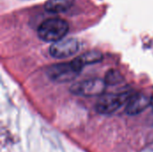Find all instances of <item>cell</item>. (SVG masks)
<instances>
[{
    "label": "cell",
    "mask_w": 153,
    "mask_h": 152,
    "mask_svg": "<svg viewBox=\"0 0 153 152\" xmlns=\"http://www.w3.org/2000/svg\"><path fill=\"white\" fill-rule=\"evenodd\" d=\"M131 94L124 92L120 94H104L96 104V110L102 115H109L116 112L122 105L127 103Z\"/></svg>",
    "instance_id": "7a4b0ae2"
},
{
    "label": "cell",
    "mask_w": 153,
    "mask_h": 152,
    "mask_svg": "<svg viewBox=\"0 0 153 152\" xmlns=\"http://www.w3.org/2000/svg\"><path fill=\"white\" fill-rule=\"evenodd\" d=\"M75 60L77 61L79 65L82 68L86 65L95 64V63L101 61L102 60V55H101V53H100L98 51H91V52H87V53L82 54L79 57L75 58Z\"/></svg>",
    "instance_id": "ba28073f"
},
{
    "label": "cell",
    "mask_w": 153,
    "mask_h": 152,
    "mask_svg": "<svg viewBox=\"0 0 153 152\" xmlns=\"http://www.w3.org/2000/svg\"><path fill=\"white\" fill-rule=\"evenodd\" d=\"M123 81V76L120 74V73L118 71L116 70H111L109 71L107 75H106V79L105 82L108 85H114V84H117L119 82H121Z\"/></svg>",
    "instance_id": "9c48e42d"
},
{
    "label": "cell",
    "mask_w": 153,
    "mask_h": 152,
    "mask_svg": "<svg viewBox=\"0 0 153 152\" xmlns=\"http://www.w3.org/2000/svg\"><path fill=\"white\" fill-rule=\"evenodd\" d=\"M80 47L76 39H62L54 42L49 47V53L56 58H65L74 55Z\"/></svg>",
    "instance_id": "5b68a950"
},
{
    "label": "cell",
    "mask_w": 153,
    "mask_h": 152,
    "mask_svg": "<svg viewBox=\"0 0 153 152\" xmlns=\"http://www.w3.org/2000/svg\"><path fill=\"white\" fill-rule=\"evenodd\" d=\"M151 106H152V108H153V96L151 98Z\"/></svg>",
    "instance_id": "30bf717a"
},
{
    "label": "cell",
    "mask_w": 153,
    "mask_h": 152,
    "mask_svg": "<svg viewBox=\"0 0 153 152\" xmlns=\"http://www.w3.org/2000/svg\"><path fill=\"white\" fill-rule=\"evenodd\" d=\"M106 85V82L100 79L85 80L74 83L71 88V91L75 95L83 97L99 96L103 94Z\"/></svg>",
    "instance_id": "277c9868"
},
{
    "label": "cell",
    "mask_w": 153,
    "mask_h": 152,
    "mask_svg": "<svg viewBox=\"0 0 153 152\" xmlns=\"http://www.w3.org/2000/svg\"><path fill=\"white\" fill-rule=\"evenodd\" d=\"M80 72L81 69L73 60L69 63L54 65L48 69V75L54 82H66L74 79Z\"/></svg>",
    "instance_id": "3957f363"
},
{
    "label": "cell",
    "mask_w": 153,
    "mask_h": 152,
    "mask_svg": "<svg viewBox=\"0 0 153 152\" xmlns=\"http://www.w3.org/2000/svg\"><path fill=\"white\" fill-rule=\"evenodd\" d=\"M73 0H48L45 4V9L53 13H58L66 11L72 5Z\"/></svg>",
    "instance_id": "52a82bcc"
},
{
    "label": "cell",
    "mask_w": 153,
    "mask_h": 152,
    "mask_svg": "<svg viewBox=\"0 0 153 152\" xmlns=\"http://www.w3.org/2000/svg\"><path fill=\"white\" fill-rule=\"evenodd\" d=\"M150 105L151 99H149L146 95L142 93L131 95L130 99L127 101L126 112L130 116H135L142 113Z\"/></svg>",
    "instance_id": "8992f818"
},
{
    "label": "cell",
    "mask_w": 153,
    "mask_h": 152,
    "mask_svg": "<svg viewBox=\"0 0 153 152\" xmlns=\"http://www.w3.org/2000/svg\"><path fill=\"white\" fill-rule=\"evenodd\" d=\"M69 30L68 23L60 18H51L44 21L38 28V35L46 42H56L65 38Z\"/></svg>",
    "instance_id": "6da1fadb"
}]
</instances>
